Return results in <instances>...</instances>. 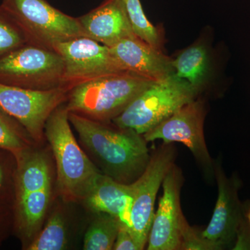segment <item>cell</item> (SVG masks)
<instances>
[{
	"label": "cell",
	"mask_w": 250,
	"mask_h": 250,
	"mask_svg": "<svg viewBox=\"0 0 250 250\" xmlns=\"http://www.w3.org/2000/svg\"><path fill=\"white\" fill-rule=\"evenodd\" d=\"M174 155L172 143H164L151 155L149 164L141 177L131 184L133 204L129 230L141 250L147 243L155 213L156 195L166 174L174 165Z\"/></svg>",
	"instance_id": "9"
},
{
	"label": "cell",
	"mask_w": 250,
	"mask_h": 250,
	"mask_svg": "<svg viewBox=\"0 0 250 250\" xmlns=\"http://www.w3.org/2000/svg\"><path fill=\"white\" fill-rule=\"evenodd\" d=\"M36 145L25 128L0 108V149L9 151L17 159Z\"/></svg>",
	"instance_id": "21"
},
{
	"label": "cell",
	"mask_w": 250,
	"mask_h": 250,
	"mask_svg": "<svg viewBox=\"0 0 250 250\" xmlns=\"http://www.w3.org/2000/svg\"><path fill=\"white\" fill-rule=\"evenodd\" d=\"M65 103L47 119L45 137L55 160L59 195L64 202H82L103 173L74 136Z\"/></svg>",
	"instance_id": "2"
},
{
	"label": "cell",
	"mask_w": 250,
	"mask_h": 250,
	"mask_svg": "<svg viewBox=\"0 0 250 250\" xmlns=\"http://www.w3.org/2000/svg\"><path fill=\"white\" fill-rule=\"evenodd\" d=\"M37 146L27 149L16 159L15 202L30 192L52 187V163L48 154L39 150Z\"/></svg>",
	"instance_id": "17"
},
{
	"label": "cell",
	"mask_w": 250,
	"mask_h": 250,
	"mask_svg": "<svg viewBox=\"0 0 250 250\" xmlns=\"http://www.w3.org/2000/svg\"><path fill=\"white\" fill-rule=\"evenodd\" d=\"M205 104L194 100L143 135L148 142L162 140L166 144L178 142L187 146L208 178L215 177L214 164L207 149L204 134Z\"/></svg>",
	"instance_id": "7"
},
{
	"label": "cell",
	"mask_w": 250,
	"mask_h": 250,
	"mask_svg": "<svg viewBox=\"0 0 250 250\" xmlns=\"http://www.w3.org/2000/svg\"><path fill=\"white\" fill-rule=\"evenodd\" d=\"M95 214V218L85 233L83 250H113L121 222L107 213Z\"/></svg>",
	"instance_id": "20"
},
{
	"label": "cell",
	"mask_w": 250,
	"mask_h": 250,
	"mask_svg": "<svg viewBox=\"0 0 250 250\" xmlns=\"http://www.w3.org/2000/svg\"><path fill=\"white\" fill-rule=\"evenodd\" d=\"M70 90H34L0 83V108L25 128L36 144L43 142L49 117L66 102Z\"/></svg>",
	"instance_id": "8"
},
{
	"label": "cell",
	"mask_w": 250,
	"mask_h": 250,
	"mask_svg": "<svg viewBox=\"0 0 250 250\" xmlns=\"http://www.w3.org/2000/svg\"><path fill=\"white\" fill-rule=\"evenodd\" d=\"M182 177L172 166L163 182V195L154 213L147 239L148 250H181L185 217L180 205Z\"/></svg>",
	"instance_id": "11"
},
{
	"label": "cell",
	"mask_w": 250,
	"mask_h": 250,
	"mask_svg": "<svg viewBox=\"0 0 250 250\" xmlns=\"http://www.w3.org/2000/svg\"><path fill=\"white\" fill-rule=\"evenodd\" d=\"M233 248V250H250V228L249 229L244 220L238 229Z\"/></svg>",
	"instance_id": "28"
},
{
	"label": "cell",
	"mask_w": 250,
	"mask_h": 250,
	"mask_svg": "<svg viewBox=\"0 0 250 250\" xmlns=\"http://www.w3.org/2000/svg\"><path fill=\"white\" fill-rule=\"evenodd\" d=\"M27 44L29 42L24 31L0 5V57Z\"/></svg>",
	"instance_id": "24"
},
{
	"label": "cell",
	"mask_w": 250,
	"mask_h": 250,
	"mask_svg": "<svg viewBox=\"0 0 250 250\" xmlns=\"http://www.w3.org/2000/svg\"><path fill=\"white\" fill-rule=\"evenodd\" d=\"M52 196V187H49L15 202L14 232L21 240L23 250H27L43 228Z\"/></svg>",
	"instance_id": "16"
},
{
	"label": "cell",
	"mask_w": 250,
	"mask_h": 250,
	"mask_svg": "<svg viewBox=\"0 0 250 250\" xmlns=\"http://www.w3.org/2000/svg\"><path fill=\"white\" fill-rule=\"evenodd\" d=\"M135 34L152 47L162 51L160 31L148 21L140 0H121Z\"/></svg>",
	"instance_id": "22"
},
{
	"label": "cell",
	"mask_w": 250,
	"mask_h": 250,
	"mask_svg": "<svg viewBox=\"0 0 250 250\" xmlns=\"http://www.w3.org/2000/svg\"><path fill=\"white\" fill-rule=\"evenodd\" d=\"M109 48L112 56L125 71L154 82L175 73L172 59L138 36L123 39Z\"/></svg>",
	"instance_id": "13"
},
{
	"label": "cell",
	"mask_w": 250,
	"mask_h": 250,
	"mask_svg": "<svg viewBox=\"0 0 250 250\" xmlns=\"http://www.w3.org/2000/svg\"><path fill=\"white\" fill-rule=\"evenodd\" d=\"M68 116L80 146L102 173L125 184L141 177L151 158L143 135L111 122L93 121L74 113Z\"/></svg>",
	"instance_id": "1"
},
{
	"label": "cell",
	"mask_w": 250,
	"mask_h": 250,
	"mask_svg": "<svg viewBox=\"0 0 250 250\" xmlns=\"http://www.w3.org/2000/svg\"><path fill=\"white\" fill-rule=\"evenodd\" d=\"M199 93L188 81L172 74L154 82L111 123L143 135L193 101Z\"/></svg>",
	"instance_id": "4"
},
{
	"label": "cell",
	"mask_w": 250,
	"mask_h": 250,
	"mask_svg": "<svg viewBox=\"0 0 250 250\" xmlns=\"http://www.w3.org/2000/svg\"><path fill=\"white\" fill-rule=\"evenodd\" d=\"M1 6L24 31L29 44L55 50L61 42L85 36L78 18L64 14L47 0H2Z\"/></svg>",
	"instance_id": "5"
},
{
	"label": "cell",
	"mask_w": 250,
	"mask_h": 250,
	"mask_svg": "<svg viewBox=\"0 0 250 250\" xmlns=\"http://www.w3.org/2000/svg\"><path fill=\"white\" fill-rule=\"evenodd\" d=\"M154 82L129 72L99 77L72 88L65 106L69 113L109 123Z\"/></svg>",
	"instance_id": "3"
},
{
	"label": "cell",
	"mask_w": 250,
	"mask_h": 250,
	"mask_svg": "<svg viewBox=\"0 0 250 250\" xmlns=\"http://www.w3.org/2000/svg\"><path fill=\"white\" fill-rule=\"evenodd\" d=\"M93 213H107L131 226L133 189L131 184L116 182L102 174L89 195L82 202Z\"/></svg>",
	"instance_id": "15"
},
{
	"label": "cell",
	"mask_w": 250,
	"mask_h": 250,
	"mask_svg": "<svg viewBox=\"0 0 250 250\" xmlns=\"http://www.w3.org/2000/svg\"><path fill=\"white\" fill-rule=\"evenodd\" d=\"M14 207L0 205V246L14 231Z\"/></svg>",
	"instance_id": "27"
},
{
	"label": "cell",
	"mask_w": 250,
	"mask_h": 250,
	"mask_svg": "<svg viewBox=\"0 0 250 250\" xmlns=\"http://www.w3.org/2000/svg\"><path fill=\"white\" fill-rule=\"evenodd\" d=\"M247 218H248V223H249L250 228V210L249 211V213H248V215H247Z\"/></svg>",
	"instance_id": "29"
},
{
	"label": "cell",
	"mask_w": 250,
	"mask_h": 250,
	"mask_svg": "<svg viewBox=\"0 0 250 250\" xmlns=\"http://www.w3.org/2000/svg\"><path fill=\"white\" fill-rule=\"evenodd\" d=\"M181 250H220L222 248L217 243L205 238L202 232L190 227L186 220L182 229Z\"/></svg>",
	"instance_id": "25"
},
{
	"label": "cell",
	"mask_w": 250,
	"mask_h": 250,
	"mask_svg": "<svg viewBox=\"0 0 250 250\" xmlns=\"http://www.w3.org/2000/svg\"><path fill=\"white\" fill-rule=\"evenodd\" d=\"M214 171L218 184V199L209 223L202 233L205 238L224 250L236 241L238 229L244 219L238 195V180L227 177L218 163L214 164Z\"/></svg>",
	"instance_id": "12"
},
{
	"label": "cell",
	"mask_w": 250,
	"mask_h": 250,
	"mask_svg": "<svg viewBox=\"0 0 250 250\" xmlns=\"http://www.w3.org/2000/svg\"><path fill=\"white\" fill-rule=\"evenodd\" d=\"M17 160L9 151L0 149V205L14 207Z\"/></svg>",
	"instance_id": "23"
},
{
	"label": "cell",
	"mask_w": 250,
	"mask_h": 250,
	"mask_svg": "<svg viewBox=\"0 0 250 250\" xmlns=\"http://www.w3.org/2000/svg\"><path fill=\"white\" fill-rule=\"evenodd\" d=\"M63 75V59L52 49L27 44L0 57L2 84L34 90H53L64 88Z\"/></svg>",
	"instance_id": "6"
},
{
	"label": "cell",
	"mask_w": 250,
	"mask_h": 250,
	"mask_svg": "<svg viewBox=\"0 0 250 250\" xmlns=\"http://www.w3.org/2000/svg\"><path fill=\"white\" fill-rule=\"evenodd\" d=\"M69 244L66 215L62 207L54 208L45 226L27 250H62Z\"/></svg>",
	"instance_id": "19"
},
{
	"label": "cell",
	"mask_w": 250,
	"mask_h": 250,
	"mask_svg": "<svg viewBox=\"0 0 250 250\" xmlns=\"http://www.w3.org/2000/svg\"><path fill=\"white\" fill-rule=\"evenodd\" d=\"M78 20L86 37L108 47L126 38L137 36L121 0H104Z\"/></svg>",
	"instance_id": "14"
},
{
	"label": "cell",
	"mask_w": 250,
	"mask_h": 250,
	"mask_svg": "<svg viewBox=\"0 0 250 250\" xmlns=\"http://www.w3.org/2000/svg\"><path fill=\"white\" fill-rule=\"evenodd\" d=\"M113 250H141L134 236L131 234L129 227L124 223H121Z\"/></svg>",
	"instance_id": "26"
},
{
	"label": "cell",
	"mask_w": 250,
	"mask_h": 250,
	"mask_svg": "<svg viewBox=\"0 0 250 250\" xmlns=\"http://www.w3.org/2000/svg\"><path fill=\"white\" fill-rule=\"evenodd\" d=\"M175 75L188 81L199 93L210 75V62L205 46L195 44L184 49L172 61Z\"/></svg>",
	"instance_id": "18"
},
{
	"label": "cell",
	"mask_w": 250,
	"mask_h": 250,
	"mask_svg": "<svg viewBox=\"0 0 250 250\" xmlns=\"http://www.w3.org/2000/svg\"><path fill=\"white\" fill-rule=\"evenodd\" d=\"M55 51L63 59L62 86L69 90L99 77L126 72L112 56L109 47L86 36L61 42Z\"/></svg>",
	"instance_id": "10"
}]
</instances>
